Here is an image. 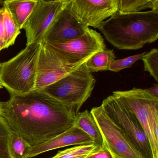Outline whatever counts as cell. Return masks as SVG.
<instances>
[{
	"label": "cell",
	"mask_w": 158,
	"mask_h": 158,
	"mask_svg": "<svg viewBox=\"0 0 158 158\" xmlns=\"http://www.w3.org/2000/svg\"><path fill=\"white\" fill-rule=\"evenodd\" d=\"M79 110L41 90L11 95L8 101L0 102V115L32 148L73 127Z\"/></svg>",
	"instance_id": "1"
},
{
	"label": "cell",
	"mask_w": 158,
	"mask_h": 158,
	"mask_svg": "<svg viewBox=\"0 0 158 158\" xmlns=\"http://www.w3.org/2000/svg\"><path fill=\"white\" fill-rule=\"evenodd\" d=\"M98 28L117 48L139 49L158 40V10L127 14L117 11Z\"/></svg>",
	"instance_id": "2"
},
{
	"label": "cell",
	"mask_w": 158,
	"mask_h": 158,
	"mask_svg": "<svg viewBox=\"0 0 158 158\" xmlns=\"http://www.w3.org/2000/svg\"><path fill=\"white\" fill-rule=\"evenodd\" d=\"M41 47V43H32L10 60L0 63V85L10 96L35 90Z\"/></svg>",
	"instance_id": "3"
},
{
	"label": "cell",
	"mask_w": 158,
	"mask_h": 158,
	"mask_svg": "<svg viewBox=\"0 0 158 158\" xmlns=\"http://www.w3.org/2000/svg\"><path fill=\"white\" fill-rule=\"evenodd\" d=\"M112 95L136 116L148 139L153 158H158V98L146 89L136 88L114 91Z\"/></svg>",
	"instance_id": "4"
},
{
	"label": "cell",
	"mask_w": 158,
	"mask_h": 158,
	"mask_svg": "<svg viewBox=\"0 0 158 158\" xmlns=\"http://www.w3.org/2000/svg\"><path fill=\"white\" fill-rule=\"evenodd\" d=\"M96 83L86 63L42 91L61 103L80 110L90 98Z\"/></svg>",
	"instance_id": "5"
},
{
	"label": "cell",
	"mask_w": 158,
	"mask_h": 158,
	"mask_svg": "<svg viewBox=\"0 0 158 158\" xmlns=\"http://www.w3.org/2000/svg\"><path fill=\"white\" fill-rule=\"evenodd\" d=\"M101 106L144 158H153L145 130L133 112L112 95L104 99Z\"/></svg>",
	"instance_id": "6"
},
{
	"label": "cell",
	"mask_w": 158,
	"mask_h": 158,
	"mask_svg": "<svg viewBox=\"0 0 158 158\" xmlns=\"http://www.w3.org/2000/svg\"><path fill=\"white\" fill-rule=\"evenodd\" d=\"M42 44L58 54L66 65L73 67L81 66L95 53L106 48L101 35L90 28L80 37L67 42Z\"/></svg>",
	"instance_id": "7"
},
{
	"label": "cell",
	"mask_w": 158,
	"mask_h": 158,
	"mask_svg": "<svg viewBox=\"0 0 158 158\" xmlns=\"http://www.w3.org/2000/svg\"><path fill=\"white\" fill-rule=\"evenodd\" d=\"M90 112L100 130L104 146L113 158H144L101 106L92 108Z\"/></svg>",
	"instance_id": "8"
},
{
	"label": "cell",
	"mask_w": 158,
	"mask_h": 158,
	"mask_svg": "<svg viewBox=\"0 0 158 158\" xmlns=\"http://www.w3.org/2000/svg\"><path fill=\"white\" fill-rule=\"evenodd\" d=\"M70 0H38L23 28L26 32L27 46L42 43L45 33Z\"/></svg>",
	"instance_id": "9"
},
{
	"label": "cell",
	"mask_w": 158,
	"mask_h": 158,
	"mask_svg": "<svg viewBox=\"0 0 158 158\" xmlns=\"http://www.w3.org/2000/svg\"><path fill=\"white\" fill-rule=\"evenodd\" d=\"M118 0H70L72 12L85 26L98 28L118 10Z\"/></svg>",
	"instance_id": "10"
},
{
	"label": "cell",
	"mask_w": 158,
	"mask_h": 158,
	"mask_svg": "<svg viewBox=\"0 0 158 158\" xmlns=\"http://www.w3.org/2000/svg\"><path fill=\"white\" fill-rule=\"evenodd\" d=\"M78 67L66 65L58 54L45 44H41L35 90H42Z\"/></svg>",
	"instance_id": "11"
},
{
	"label": "cell",
	"mask_w": 158,
	"mask_h": 158,
	"mask_svg": "<svg viewBox=\"0 0 158 158\" xmlns=\"http://www.w3.org/2000/svg\"><path fill=\"white\" fill-rule=\"evenodd\" d=\"M68 4L54 19L45 33L42 43L67 42L80 37L89 30L90 28L72 12Z\"/></svg>",
	"instance_id": "12"
},
{
	"label": "cell",
	"mask_w": 158,
	"mask_h": 158,
	"mask_svg": "<svg viewBox=\"0 0 158 158\" xmlns=\"http://www.w3.org/2000/svg\"><path fill=\"white\" fill-rule=\"evenodd\" d=\"M91 144H93V141L90 137L83 130L73 126L52 139L31 148L27 158H33L44 152L67 146Z\"/></svg>",
	"instance_id": "13"
},
{
	"label": "cell",
	"mask_w": 158,
	"mask_h": 158,
	"mask_svg": "<svg viewBox=\"0 0 158 158\" xmlns=\"http://www.w3.org/2000/svg\"><path fill=\"white\" fill-rule=\"evenodd\" d=\"M37 2L38 0H7L3 1L2 4L16 26L21 30Z\"/></svg>",
	"instance_id": "14"
},
{
	"label": "cell",
	"mask_w": 158,
	"mask_h": 158,
	"mask_svg": "<svg viewBox=\"0 0 158 158\" xmlns=\"http://www.w3.org/2000/svg\"><path fill=\"white\" fill-rule=\"evenodd\" d=\"M87 134L97 148L104 147L103 138L94 116L88 110L79 112L77 115L74 125Z\"/></svg>",
	"instance_id": "15"
},
{
	"label": "cell",
	"mask_w": 158,
	"mask_h": 158,
	"mask_svg": "<svg viewBox=\"0 0 158 158\" xmlns=\"http://www.w3.org/2000/svg\"><path fill=\"white\" fill-rule=\"evenodd\" d=\"M115 58L113 50L105 49L94 54L86 62V64L91 73L107 71Z\"/></svg>",
	"instance_id": "16"
},
{
	"label": "cell",
	"mask_w": 158,
	"mask_h": 158,
	"mask_svg": "<svg viewBox=\"0 0 158 158\" xmlns=\"http://www.w3.org/2000/svg\"><path fill=\"white\" fill-rule=\"evenodd\" d=\"M158 10V0H118L117 11L135 13L146 9Z\"/></svg>",
	"instance_id": "17"
},
{
	"label": "cell",
	"mask_w": 158,
	"mask_h": 158,
	"mask_svg": "<svg viewBox=\"0 0 158 158\" xmlns=\"http://www.w3.org/2000/svg\"><path fill=\"white\" fill-rule=\"evenodd\" d=\"M9 147L12 158H27L32 148L13 131L10 137Z\"/></svg>",
	"instance_id": "18"
},
{
	"label": "cell",
	"mask_w": 158,
	"mask_h": 158,
	"mask_svg": "<svg viewBox=\"0 0 158 158\" xmlns=\"http://www.w3.org/2000/svg\"><path fill=\"white\" fill-rule=\"evenodd\" d=\"M96 149L98 148L93 144L78 145L59 152L51 158H85Z\"/></svg>",
	"instance_id": "19"
},
{
	"label": "cell",
	"mask_w": 158,
	"mask_h": 158,
	"mask_svg": "<svg viewBox=\"0 0 158 158\" xmlns=\"http://www.w3.org/2000/svg\"><path fill=\"white\" fill-rule=\"evenodd\" d=\"M4 28L5 37L4 49L8 48L15 44L17 36L21 33V30L15 23L8 11L4 8Z\"/></svg>",
	"instance_id": "20"
},
{
	"label": "cell",
	"mask_w": 158,
	"mask_h": 158,
	"mask_svg": "<svg viewBox=\"0 0 158 158\" xmlns=\"http://www.w3.org/2000/svg\"><path fill=\"white\" fill-rule=\"evenodd\" d=\"M12 130L0 115V158H12L9 151V140Z\"/></svg>",
	"instance_id": "21"
},
{
	"label": "cell",
	"mask_w": 158,
	"mask_h": 158,
	"mask_svg": "<svg viewBox=\"0 0 158 158\" xmlns=\"http://www.w3.org/2000/svg\"><path fill=\"white\" fill-rule=\"evenodd\" d=\"M144 70L149 73L156 82L158 81V50L153 48L141 58Z\"/></svg>",
	"instance_id": "22"
},
{
	"label": "cell",
	"mask_w": 158,
	"mask_h": 158,
	"mask_svg": "<svg viewBox=\"0 0 158 158\" xmlns=\"http://www.w3.org/2000/svg\"><path fill=\"white\" fill-rule=\"evenodd\" d=\"M146 53V52H144L141 54L129 56L124 59L115 60L110 66L109 71L118 73L123 69L129 68L136 61L141 59Z\"/></svg>",
	"instance_id": "23"
},
{
	"label": "cell",
	"mask_w": 158,
	"mask_h": 158,
	"mask_svg": "<svg viewBox=\"0 0 158 158\" xmlns=\"http://www.w3.org/2000/svg\"><path fill=\"white\" fill-rule=\"evenodd\" d=\"M85 158H113L111 154L105 147L96 149Z\"/></svg>",
	"instance_id": "24"
},
{
	"label": "cell",
	"mask_w": 158,
	"mask_h": 158,
	"mask_svg": "<svg viewBox=\"0 0 158 158\" xmlns=\"http://www.w3.org/2000/svg\"><path fill=\"white\" fill-rule=\"evenodd\" d=\"M4 7L0 9V41L2 42L5 47V37L4 28Z\"/></svg>",
	"instance_id": "25"
},
{
	"label": "cell",
	"mask_w": 158,
	"mask_h": 158,
	"mask_svg": "<svg viewBox=\"0 0 158 158\" xmlns=\"http://www.w3.org/2000/svg\"><path fill=\"white\" fill-rule=\"evenodd\" d=\"M148 92L151 95L158 98V85L155 84L152 87L146 89Z\"/></svg>",
	"instance_id": "26"
},
{
	"label": "cell",
	"mask_w": 158,
	"mask_h": 158,
	"mask_svg": "<svg viewBox=\"0 0 158 158\" xmlns=\"http://www.w3.org/2000/svg\"><path fill=\"white\" fill-rule=\"evenodd\" d=\"M2 49H4V46L2 42L0 41V51Z\"/></svg>",
	"instance_id": "27"
},
{
	"label": "cell",
	"mask_w": 158,
	"mask_h": 158,
	"mask_svg": "<svg viewBox=\"0 0 158 158\" xmlns=\"http://www.w3.org/2000/svg\"><path fill=\"white\" fill-rule=\"evenodd\" d=\"M3 1H2V0H0V4H2L3 3Z\"/></svg>",
	"instance_id": "28"
},
{
	"label": "cell",
	"mask_w": 158,
	"mask_h": 158,
	"mask_svg": "<svg viewBox=\"0 0 158 158\" xmlns=\"http://www.w3.org/2000/svg\"><path fill=\"white\" fill-rule=\"evenodd\" d=\"M2 88V86L1 85H0V89Z\"/></svg>",
	"instance_id": "29"
}]
</instances>
